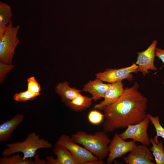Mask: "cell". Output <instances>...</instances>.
Returning a JSON list of instances; mask_svg holds the SVG:
<instances>
[{"label":"cell","mask_w":164,"mask_h":164,"mask_svg":"<svg viewBox=\"0 0 164 164\" xmlns=\"http://www.w3.org/2000/svg\"><path fill=\"white\" fill-rule=\"evenodd\" d=\"M139 88L136 82L132 86L125 87L117 101L104 109V131L107 133L126 128L147 116L148 99L139 91Z\"/></svg>","instance_id":"1"},{"label":"cell","mask_w":164,"mask_h":164,"mask_svg":"<svg viewBox=\"0 0 164 164\" xmlns=\"http://www.w3.org/2000/svg\"><path fill=\"white\" fill-rule=\"evenodd\" d=\"M104 131H98L88 134L79 131L73 134L71 137L76 143L80 144L100 160H102L108 154V146L111 140Z\"/></svg>","instance_id":"2"},{"label":"cell","mask_w":164,"mask_h":164,"mask_svg":"<svg viewBox=\"0 0 164 164\" xmlns=\"http://www.w3.org/2000/svg\"><path fill=\"white\" fill-rule=\"evenodd\" d=\"M2 152L3 156H8L18 152H22L24 159L34 157L37 150L40 149H49L53 147L52 144L47 140L40 138L36 133L29 134L22 142L9 143Z\"/></svg>","instance_id":"3"},{"label":"cell","mask_w":164,"mask_h":164,"mask_svg":"<svg viewBox=\"0 0 164 164\" xmlns=\"http://www.w3.org/2000/svg\"><path fill=\"white\" fill-rule=\"evenodd\" d=\"M20 26H13L12 20L8 24L2 36L0 37V60L12 64L15 51L19 40L17 34Z\"/></svg>","instance_id":"4"},{"label":"cell","mask_w":164,"mask_h":164,"mask_svg":"<svg viewBox=\"0 0 164 164\" xmlns=\"http://www.w3.org/2000/svg\"><path fill=\"white\" fill-rule=\"evenodd\" d=\"M56 143L65 147L79 162L80 164H102L104 162L99 160L84 147L75 142L69 135H62Z\"/></svg>","instance_id":"5"},{"label":"cell","mask_w":164,"mask_h":164,"mask_svg":"<svg viewBox=\"0 0 164 164\" xmlns=\"http://www.w3.org/2000/svg\"><path fill=\"white\" fill-rule=\"evenodd\" d=\"M150 120L147 116L143 120L136 124L128 125L119 136L124 140L131 139L142 145L150 146V138L147 133Z\"/></svg>","instance_id":"6"},{"label":"cell","mask_w":164,"mask_h":164,"mask_svg":"<svg viewBox=\"0 0 164 164\" xmlns=\"http://www.w3.org/2000/svg\"><path fill=\"white\" fill-rule=\"evenodd\" d=\"M138 66L135 63L128 67L118 69H108L103 72L96 74V77L111 84L118 81L121 82L126 79L129 81L134 80L132 73H137Z\"/></svg>","instance_id":"7"},{"label":"cell","mask_w":164,"mask_h":164,"mask_svg":"<svg viewBox=\"0 0 164 164\" xmlns=\"http://www.w3.org/2000/svg\"><path fill=\"white\" fill-rule=\"evenodd\" d=\"M137 145L132 140L126 141L117 133L114 135L108 146V154L107 163L110 164L116 159L122 157L132 150Z\"/></svg>","instance_id":"8"},{"label":"cell","mask_w":164,"mask_h":164,"mask_svg":"<svg viewBox=\"0 0 164 164\" xmlns=\"http://www.w3.org/2000/svg\"><path fill=\"white\" fill-rule=\"evenodd\" d=\"M157 44V41L154 40L145 50L137 53V56L135 63L138 66L137 72H141L144 76L149 73V70H157L154 64Z\"/></svg>","instance_id":"9"},{"label":"cell","mask_w":164,"mask_h":164,"mask_svg":"<svg viewBox=\"0 0 164 164\" xmlns=\"http://www.w3.org/2000/svg\"><path fill=\"white\" fill-rule=\"evenodd\" d=\"M147 146L137 145L123 158L124 161L128 164H154L152 162L153 156Z\"/></svg>","instance_id":"10"},{"label":"cell","mask_w":164,"mask_h":164,"mask_svg":"<svg viewBox=\"0 0 164 164\" xmlns=\"http://www.w3.org/2000/svg\"><path fill=\"white\" fill-rule=\"evenodd\" d=\"M124 90L123 84L121 82L118 81L111 84L105 94L104 100L95 105L94 108L103 110L107 106L117 101L123 93Z\"/></svg>","instance_id":"11"},{"label":"cell","mask_w":164,"mask_h":164,"mask_svg":"<svg viewBox=\"0 0 164 164\" xmlns=\"http://www.w3.org/2000/svg\"><path fill=\"white\" fill-rule=\"evenodd\" d=\"M24 116L21 114H16L10 119L0 125V142H6L11 136L15 129L23 121Z\"/></svg>","instance_id":"12"},{"label":"cell","mask_w":164,"mask_h":164,"mask_svg":"<svg viewBox=\"0 0 164 164\" xmlns=\"http://www.w3.org/2000/svg\"><path fill=\"white\" fill-rule=\"evenodd\" d=\"M102 82L101 80L97 78L94 80L90 81L84 85L82 91L91 94L93 100L95 101L104 98L111 84H105Z\"/></svg>","instance_id":"13"},{"label":"cell","mask_w":164,"mask_h":164,"mask_svg":"<svg viewBox=\"0 0 164 164\" xmlns=\"http://www.w3.org/2000/svg\"><path fill=\"white\" fill-rule=\"evenodd\" d=\"M53 153L56 156V164H80L65 147L56 143L53 147Z\"/></svg>","instance_id":"14"},{"label":"cell","mask_w":164,"mask_h":164,"mask_svg":"<svg viewBox=\"0 0 164 164\" xmlns=\"http://www.w3.org/2000/svg\"><path fill=\"white\" fill-rule=\"evenodd\" d=\"M55 91L61 97L62 101L64 103L73 100L80 94L81 91L75 87H70L67 81L57 84Z\"/></svg>","instance_id":"15"},{"label":"cell","mask_w":164,"mask_h":164,"mask_svg":"<svg viewBox=\"0 0 164 164\" xmlns=\"http://www.w3.org/2000/svg\"><path fill=\"white\" fill-rule=\"evenodd\" d=\"M93 100L92 97L84 96L80 94L72 100L65 104L72 110L79 112L89 107L92 104Z\"/></svg>","instance_id":"16"},{"label":"cell","mask_w":164,"mask_h":164,"mask_svg":"<svg viewBox=\"0 0 164 164\" xmlns=\"http://www.w3.org/2000/svg\"><path fill=\"white\" fill-rule=\"evenodd\" d=\"M12 13L10 6L7 4L0 2V37L5 32L7 27L11 20Z\"/></svg>","instance_id":"17"},{"label":"cell","mask_w":164,"mask_h":164,"mask_svg":"<svg viewBox=\"0 0 164 164\" xmlns=\"http://www.w3.org/2000/svg\"><path fill=\"white\" fill-rule=\"evenodd\" d=\"M152 146L149 149L152 152L156 164H164V149L163 143L161 141L156 143L153 138H150Z\"/></svg>","instance_id":"18"},{"label":"cell","mask_w":164,"mask_h":164,"mask_svg":"<svg viewBox=\"0 0 164 164\" xmlns=\"http://www.w3.org/2000/svg\"><path fill=\"white\" fill-rule=\"evenodd\" d=\"M0 164H36L34 160L27 159H24L20 155L17 154L10 156H3L0 158Z\"/></svg>","instance_id":"19"},{"label":"cell","mask_w":164,"mask_h":164,"mask_svg":"<svg viewBox=\"0 0 164 164\" xmlns=\"http://www.w3.org/2000/svg\"><path fill=\"white\" fill-rule=\"evenodd\" d=\"M147 116L155 129L156 135L155 136L153 139L156 143H158L159 141L157 138L159 137H161L164 139V128L162 126L160 123L159 116H153L150 114H148Z\"/></svg>","instance_id":"20"},{"label":"cell","mask_w":164,"mask_h":164,"mask_svg":"<svg viewBox=\"0 0 164 164\" xmlns=\"http://www.w3.org/2000/svg\"><path fill=\"white\" fill-rule=\"evenodd\" d=\"M89 122L94 125L101 124L104 119V115L98 110L94 109L89 112L87 116Z\"/></svg>","instance_id":"21"},{"label":"cell","mask_w":164,"mask_h":164,"mask_svg":"<svg viewBox=\"0 0 164 164\" xmlns=\"http://www.w3.org/2000/svg\"><path fill=\"white\" fill-rule=\"evenodd\" d=\"M38 96L36 94L29 91L28 90L15 93L13 96V98L19 102H26L32 100Z\"/></svg>","instance_id":"22"},{"label":"cell","mask_w":164,"mask_h":164,"mask_svg":"<svg viewBox=\"0 0 164 164\" xmlns=\"http://www.w3.org/2000/svg\"><path fill=\"white\" fill-rule=\"evenodd\" d=\"M27 90L36 94L37 96L41 94V88L40 85L34 77L29 78L27 80Z\"/></svg>","instance_id":"23"},{"label":"cell","mask_w":164,"mask_h":164,"mask_svg":"<svg viewBox=\"0 0 164 164\" xmlns=\"http://www.w3.org/2000/svg\"><path fill=\"white\" fill-rule=\"evenodd\" d=\"M15 66L12 64H8L2 61L0 62V82L2 83L6 77L7 73L12 70Z\"/></svg>","instance_id":"24"},{"label":"cell","mask_w":164,"mask_h":164,"mask_svg":"<svg viewBox=\"0 0 164 164\" xmlns=\"http://www.w3.org/2000/svg\"><path fill=\"white\" fill-rule=\"evenodd\" d=\"M155 55L160 60L162 63H164V49L156 48L155 50Z\"/></svg>","instance_id":"25"},{"label":"cell","mask_w":164,"mask_h":164,"mask_svg":"<svg viewBox=\"0 0 164 164\" xmlns=\"http://www.w3.org/2000/svg\"><path fill=\"white\" fill-rule=\"evenodd\" d=\"M34 157H35L34 161L36 164H47L46 161L40 159L37 152L36 153Z\"/></svg>","instance_id":"26"},{"label":"cell","mask_w":164,"mask_h":164,"mask_svg":"<svg viewBox=\"0 0 164 164\" xmlns=\"http://www.w3.org/2000/svg\"><path fill=\"white\" fill-rule=\"evenodd\" d=\"M47 164H56V159L52 156H48L46 158Z\"/></svg>","instance_id":"27"},{"label":"cell","mask_w":164,"mask_h":164,"mask_svg":"<svg viewBox=\"0 0 164 164\" xmlns=\"http://www.w3.org/2000/svg\"><path fill=\"white\" fill-rule=\"evenodd\" d=\"M163 85H164V81L163 82Z\"/></svg>","instance_id":"28"}]
</instances>
